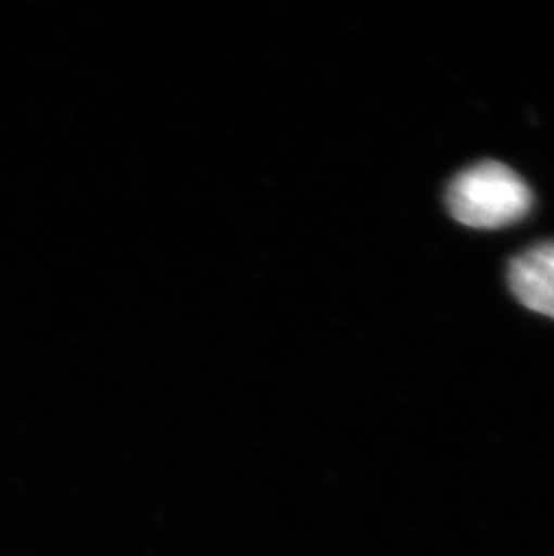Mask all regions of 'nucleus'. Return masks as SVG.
I'll list each match as a JSON object with an SVG mask.
<instances>
[{
	"mask_svg": "<svg viewBox=\"0 0 554 556\" xmlns=\"http://www.w3.org/2000/svg\"><path fill=\"white\" fill-rule=\"evenodd\" d=\"M528 182L506 164L484 161L455 175L446 189L450 215L474 229H502L533 210Z\"/></svg>",
	"mask_w": 554,
	"mask_h": 556,
	"instance_id": "obj_1",
	"label": "nucleus"
},
{
	"mask_svg": "<svg viewBox=\"0 0 554 556\" xmlns=\"http://www.w3.org/2000/svg\"><path fill=\"white\" fill-rule=\"evenodd\" d=\"M507 283L526 308L554 319V242L518 254L507 268Z\"/></svg>",
	"mask_w": 554,
	"mask_h": 556,
	"instance_id": "obj_2",
	"label": "nucleus"
}]
</instances>
